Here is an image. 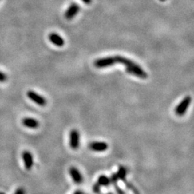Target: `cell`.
Wrapping results in <instances>:
<instances>
[{
	"label": "cell",
	"mask_w": 194,
	"mask_h": 194,
	"mask_svg": "<svg viewBox=\"0 0 194 194\" xmlns=\"http://www.w3.org/2000/svg\"><path fill=\"white\" fill-rule=\"evenodd\" d=\"M117 177H118L119 180L122 181V182H125L127 179V169L125 166L124 165H119L118 167V170L116 172Z\"/></svg>",
	"instance_id": "obj_13"
},
{
	"label": "cell",
	"mask_w": 194,
	"mask_h": 194,
	"mask_svg": "<svg viewBox=\"0 0 194 194\" xmlns=\"http://www.w3.org/2000/svg\"><path fill=\"white\" fill-rule=\"evenodd\" d=\"M80 11V7L76 3H72L65 12V18L67 20H71L76 17L78 12Z\"/></svg>",
	"instance_id": "obj_9"
},
{
	"label": "cell",
	"mask_w": 194,
	"mask_h": 194,
	"mask_svg": "<svg viewBox=\"0 0 194 194\" xmlns=\"http://www.w3.org/2000/svg\"><path fill=\"white\" fill-rule=\"evenodd\" d=\"M22 125L30 129H37L39 127L40 122L37 119L32 117H25L22 121Z\"/></svg>",
	"instance_id": "obj_10"
},
{
	"label": "cell",
	"mask_w": 194,
	"mask_h": 194,
	"mask_svg": "<svg viewBox=\"0 0 194 194\" xmlns=\"http://www.w3.org/2000/svg\"><path fill=\"white\" fill-rule=\"evenodd\" d=\"M22 157L24 162L25 169L30 170L34 165V159L32 153L30 151L25 150L22 154Z\"/></svg>",
	"instance_id": "obj_8"
},
{
	"label": "cell",
	"mask_w": 194,
	"mask_h": 194,
	"mask_svg": "<svg viewBox=\"0 0 194 194\" xmlns=\"http://www.w3.org/2000/svg\"><path fill=\"white\" fill-rule=\"evenodd\" d=\"M48 38L49 40H50V41L52 42L53 45H55V46H56L57 47H62L64 46V44H65V41H64L63 38L57 33H53L50 34L48 36Z\"/></svg>",
	"instance_id": "obj_11"
},
{
	"label": "cell",
	"mask_w": 194,
	"mask_h": 194,
	"mask_svg": "<svg viewBox=\"0 0 194 194\" xmlns=\"http://www.w3.org/2000/svg\"><path fill=\"white\" fill-rule=\"evenodd\" d=\"M106 194H114V192H112V191H109Z\"/></svg>",
	"instance_id": "obj_22"
},
{
	"label": "cell",
	"mask_w": 194,
	"mask_h": 194,
	"mask_svg": "<svg viewBox=\"0 0 194 194\" xmlns=\"http://www.w3.org/2000/svg\"><path fill=\"white\" fill-rule=\"evenodd\" d=\"M109 178L111 181V185H112L113 186L115 185H117L119 183V178L117 176L116 172H112V173L111 174Z\"/></svg>",
	"instance_id": "obj_15"
},
{
	"label": "cell",
	"mask_w": 194,
	"mask_h": 194,
	"mask_svg": "<svg viewBox=\"0 0 194 194\" xmlns=\"http://www.w3.org/2000/svg\"><path fill=\"white\" fill-rule=\"evenodd\" d=\"M161 2H165V1H166V0H160Z\"/></svg>",
	"instance_id": "obj_24"
},
{
	"label": "cell",
	"mask_w": 194,
	"mask_h": 194,
	"mask_svg": "<svg viewBox=\"0 0 194 194\" xmlns=\"http://www.w3.org/2000/svg\"><path fill=\"white\" fill-rule=\"evenodd\" d=\"M69 172L72 180L76 184H82L83 182H84V177H83L82 173L77 168L74 167V166H71L69 169Z\"/></svg>",
	"instance_id": "obj_7"
},
{
	"label": "cell",
	"mask_w": 194,
	"mask_h": 194,
	"mask_svg": "<svg viewBox=\"0 0 194 194\" xmlns=\"http://www.w3.org/2000/svg\"><path fill=\"white\" fill-rule=\"evenodd\" d=\"M114 188L116 194H127V193H126L125 190H123L119 186V184L114 185Z\"/></svg>",
	"instance_id": "obj_17"
},
{
	"label": "cell",
	"mask_w": 194,
	"mask_h": 194,
	"mask_svg": "<svg viewBox=\"0 0 194 194\" xmlns=\"http://www.w3.org/2000/svg\"><path fill=\"white\" fill-rule=\"evenodd\" d=\"M73 194H84V192L81 190H76V191L73 192Z\"/></svg>",
	"instance_id": "obj_20"
},
{
	"label": "cell",
	"mask_w": 194,
	"mask_h": 194,
	"mask_svg": "<svg viewBox=\"0 0 194 194\" xmlns=\"http://www.w3.org/2000/svg\"><path fill=\"white\" fill-rule=\"evenodd\" d=\"M192 98L191 96H186L181 100V101L175 108V114L178 117L184 116L188 109L191 104Z\"/></svg>",
	"instance_id": "obj_2"
},
{
	"label": "cell",
	"mask_w": 194,
	"mask_h": 194,
	"mask_svg": "<svg viewBox=\"0 0 194 194\" xmlns=\"http://www.w3.org/2000/svg\"><path fill=\"white\" fill-rule=\"evenodd\" d=\"M81 135L76 129H72L69 133V146L72 150H76L80 148Z\"/></svg>",
	"instance_id": "obj_3"
},
{
	"label": "cell",
	"mask_w": 194,
	"mask_h": 194,
	"mask_svg": "<svg viewBox=\"0 0 194 194\" xmlns=\"http://www.w3.org/2000/svg\"><path fill=\"white\" fill-rule=\"evenodd\" d=\"M84 194H88V193H84Z\"/></svg>",
	"instance_id": "obj_25"
},
{
	"label": "cell",
	"mask_w": 194,
	"mask_h": 194,
	"mask_svg": "<svg viewBox=\"0 0 194 194\" xmlns=\"http://www.w3.org/2000/svg\"><path fill=\"white\" fill-rule=\"evenodd\" d=\"M0 194H5V193H3V192H0Z\"/></svg>",
	"instance_id": "obj_23"
},
{
	"label": "cell",
	"mask_w": 194,
	"mask_h": 194,
	"mask_svg": "<svg viewBox=\"0 0 194 194\" xmlns=\"http://www.w3.org/2000/svg\"><path fill=\"white\" fill-rule=\"evenodd\" d=\"M7 77L6 76L5 73H2V71H0V82H5L7 81Z\"/></svg>",
	"instance_id": "obj_18"
},
{
	"label": "cell",
	"mask_w": 194,
	"mask_h": 194,
	"mask_svg": "<svg viewBox=\"0 0 194 194\" xmlns=\"http://www.w3.org/2000/svg\"><path fill=\"white\" fill-rule=\"evenodd\" d=\"M27 97H28L32 101L40 106H45L47 104V99L46 98L33 91H27Z\"/></svg>",
	"instance_id": "obj_6"
},
{
	"label": "cell",
	"mask_w": 194,
	"mask_h": 194,
	"mask_svg": "<svg viewBox=\"0 0 194 194\" xmlns=\"http://www.w3.org/2000/svg\"><path fill=\"white\" fill-rule=\"evenodd\" d=\"M88 148L93 152H103L108 150L109 145L104 141H93L89 144Z\"/></svg>",
	"instance_id": "obj_5"
},
{
	"label": "cell",
	"mask_w": 194,
	"mask_h": 194,
	"mask_svg": "<svg viewBox=\"0 0 194 194\" xmlns=\"http://www.w3.org/2000/svg\"><path fill=\"white\" fill-rule=\"evenodd\" d=\"M97 182L99 183L101 187L106 188H109L111 185V181L109 177L106 176V175H100V176L98 177Z\"/></svg>",
	"instance_id": "obj_12"
},
{
	"label": "cell",
	"mask_w": 194,
	"mask_h": 194,
	"mask_svg": "<svg viewBox=\"0 0 194 194\" xmlns=\"http://www.w3.org/2000/svg\"><path fill=\"white\" fill-rule=\"evenodd\" d=\"M114 58L116 63H121L125 65L127 73L137 76L139 78H141V79L148 78V73L138 64L135 63L132 60L121 56V55H116V56H114Z\"/></svg>",
	"instance_id": "obj_1"
},
{
	"label": "cell",
	"mask_w": 194,
	"mask_h": 194,
	"mask_svg": "<svg viewBox=\"0 0 194 194\" xmlns=\"http://www.w3.org/2000/svg\"><path fill=\"white\" fill-rule=\"evenodd\" d=\"M14 194H25V191L23 188H19L16 190Z\"/></svg>",
	"instance_id": "obj_19"
},
{
	"label": "cell",
	"mask_w": 194,
	"mask_h": 194,
	"mask_svg": "<svg viewBox=\"0 0 194 194\" xmlns=\"http://www.w3.org/2000/svg\"><path fill=\"white\" fill-rule=\"evenodd\" d=\"M92 191L94 194L101 193V187L97 182H96L92 186Z\"/></svg>",
	"instance_id": "obj_16"
},
{
	"label": "cell",
	"mask_w": 194,
	"mask_h": 194,
	"mask_svg": "<svg viewBox=\"0 0 194 194\" xmlns=\"http://www.w3.org/2000/svg\"><path fill=\"white\" fill-rule=\"evenodd\" d=\"M124 183H125V185L126 188H127V189L129 190V191H131L133 194H140L137 188H136L132 183L129 182V181L127 180L125 181V182H124Z\"/></svg>",
	"instance_id": "obj_14"
},
{
	"label": "cell",
	"mask_w": 194,
	"mask_h": 194,
	"mask_svg": "<svg viewBox=\"0 0 194 194\" xmlns=\"http://www.w3.org/2000/svg\"><path fill=\"white\" fill-rule=\"evenodd\" d=\"M81 1L84 3L86 4V5H90V4L91 3V2H92V0H81Z\"/></svg>",
	"instance_id": "obj_21"
},
{
	"label": "cell",
	"mask_w": 194,
	"mask_h": 194,
	"mask_svg": "<svg viewBox=\"0 0 194 194\" xmlns=\"http://www.w3.org/2000/svg\"><path fill=\"white\" fill-rule=\"evenodd\" d=\"M116 64L114 56H109L97 59L93 62V65L98 69H104V68L110 67L112 65Z\"/></svg>",
	"instance_id": "obj_4"
},
{
	"label": "cell",
	"mask_w": 194,
	"mask_h": 194,
	"mask_svg": "<svg viewBox=\"0 0 194 194\" xmlns=\"http://www.w3.org/2000/svg\"><path fill=\"white\" fill-rule=\"evenodd\" d=\"M100 194H102V193H100Z\"/></svg>",
	"instance_id": "obj_26"
}]
</instances>
